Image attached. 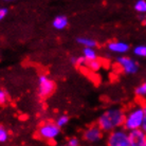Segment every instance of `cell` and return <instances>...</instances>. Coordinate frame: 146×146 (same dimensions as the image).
<instances>
[{
    "label": "cell",
    "instance_id": "cell-1",
    "mask_svg": "<svg viewBox=\"0 0 146 146\" xmlns=\"http://www.w3.org/2000/svg\"><path fill=\"white\" fill-rule=\"evenodd\" d=\"M125 112L121 108H110L101 114L96 125L103 130V132H112L117 129L123 128L125 121Z\"/></svg>",
    "mask_w": 146,
    "mask_h": 146
},
{
    "label": "cell",
    "instance_id": "cell-2",
    "mask_svg": "<svg viewBox=\"0 0 146 146\" xmlns=\"http://www.w3.org/2000/svg\"><path fill=\"white\" fill-rule=\"evenodd\" d=\"M144 117H145V111H144L143 105H137L135 107H131L126 112L123 128L128 132L141 129Z\"/></svg>",
    "mask_w": 146,
    "mask_h": 146
},
{
    "label": "cell",
    "instance_id": "cell-3",
    "mask_svg": "<svg viewBox=\"0 0 146 146\" xmlns=\"http://www.w3.org/2000/svg\"><path fill=\"white\" fill-rule=\"evenodd\" d=\"M60 133V128L55 124V122H44L42 124L38 127L37 130V135L39 138L47 141H52V140L56 139Z\"/></svg>",
    "mask_w": 146,
    "mask_h": 146
},
{
    "label": "cell",
    "instance_id": "cell-4",
    "mask_svg": "<svg viewBox=\"0 0 146 146\" xmlns=\"http://www.w3.org/2000/svg\"><path fill=\"white\" fill-rule=\"evenodd\" d=\"M107 146H130L128 131H126L124 128H120L108 133Z\"/></svg>",
    "mask_w": 146,
    "mask_h": 146
},
{
    "label": "cell",
    "instance_id": "cell-5",
    "mask_svg": "<svg viewBox=\"0 0 146 146\" xmlns=\"http://www.w3.org/2000/svg\"><path fill=\"white\" fill-rule=\"evenodd\" d=\"M55 83L47 75H40L38 78V94L40 98H48L54 92Z\"/></svg>",
    "mask_w": 146,
    "mask_h": 146
},
{
    "label": "cell",
    "instance_id": "cell-6",
    "mask_svg": "<svg viewBox=\"0 0 146 146\" xmlns=\"http://www.w3.org/2000/svg\"><path fill=\"white\" fill-rule=\"evenodd\" d=\"M117 66L125 74H135L139 70V65L135 59L128 56H120L117 58Z\"/></svg>",
    "mask_w": 146,
    "mask_h": 146
},
{
    "label": "cell",
    "instance_id": "cell-7",
    "mask_svg": "<svg viewBox=\"0 0 146 146\" xmlns=\"http://www.w3.org/2000/svg\"><path fill=\"white\" fill-rule=\"evenodd\" d=\"M103 135H104L103 130L98 125L94 124L85 129L83 137H84L85 141H87L89 143H95L101 141L103 139Z\"/></svg>",
    "mask_w": 146,
    "mask_h": 146
},
{
    "label": "cell",
    "instance_id": "cell-8",
    "mask_svg": "<svg viewBox=\"0 0 146 146\" xmlns=\"http://www.w3.org/2000/svg\"><path fill=\"white\" fill-rule=\"evenodd\" d=\"M129 145L130 146H144L146 142V135L142 129H137L128 132Z\"/></svg>",
    "mask_w": 146,
    "mask_h": 146
},
{
    "label": "cell",
    "instance_id": "cell-9",
    "mask_svg": "<svg viewBox=\"0 0 146 146\" xmlns=\"http://www.w3.org/2000/svg\"><path fill=\"white\" fill-rule=\"evenodd\" d=\"M108 50L113 53H117V54H125L129 51V44L124 42V41H119V40H113L110 41L109 44H107Z\"/></svg>",
    "mask_w": 146,
    "mask_h": 146
},
{
    "label": "cell",
    "instance_id": "cell-10",
    "mask_svg": "<svg viewBox=\"0 0 146 146\" xmlns=\"http://www.w3.org/2000/svg\"><path fill=\"white\" fill-rule=\"evenodd\" d=\"M52 25L56 30H64L68 27V18L65 15H59L57 17H55Z\"/></svg>",
    "mask_w": 146,
    "mask_h": 146
},
{
    "label": "cell",
    "instance_id": "cell-11",
    "mask_svg": "<svg viewBox=\"0 0 146 146\" xmlns=\"http://www.w3.org/2000/svg\"><path fill=\"white\" fill-rule=\"evenodd\" d=\"M83 56L84 58L87 60V62H93L98 59V54L93 48H85L83 50Z\"/></svg>",
    "mask_w": 146,
    "mask_h": 146
},
{
    "label": "cell",
    "instance_id": "cell-12",
    "mask_svg": "<svg viewBox=\"0 0 146 146\" xmlns=\"http://www.w3.org/2000/svg\"><path fill=\"white\" fill-rule=\"evenodd\" d=\"M77 42L85 48H93L96 47V41L92 38H88V37H78L77 38Z\"/></svg>",
    "mask_w": 146,
    "mask_h": 146
},
{
    "label": "cell",
    "instance_id": "cell-13",
    "mask_svg": "<svg viewBox=\"0 0 146 146\" xmlns=\"http://www.w3.org/2000/svg\"><path fill=\"white\" fill-rule=\"evenodd\" d=\"M135 10L141 15L146 14V1L145 0H138L135 3Z\"/></svg>",
    "mask_w": 146,
    "mask_h": 146
},
{
    "label": "cell",
    "instance_id": "cell-14",
    "mask_svg": "<svg viewBox=\"0 0 146 146\" xmlns=\"http://www.w3.org/2000/svg\"><path fill=\"white\" fill-rule=\"evenodd\" d=\"M133 54L138 57H146V44H140L133 49Z\"/></svg>",
    "mask_w": 146,
    "mask_h": 146
},
{
    "label": "cell",
    "instance_id": "cell-15",
    "mask_svg": "<svg viewBox=\"0 0 146 146\" xmlns=\"http://www.w3.org/2000/svg\"><path fill=\"white\" fill-rule=\"evenodd\" d=\"M135 95L138 98H146V82L135 88Z\"/></svg>",
    "mask_w": 146,
    "mask_h": 146
},
{
    "label": "cell",
    "instance_id": "cell-16",
    "mask_svg": "<svg viewBox=\"0 0 146 146\" xmlns=\"http://www.w3.org/2000/svg\"><path fill=\"white\" fill-rule=\"evenodd\" d=\"M68 122H69V117L66 115V114H62V115H59L56 121H55V124L57 125L59 128L64 127V126H66L68 124Z\"/></svg>",
    "mask_w": 146,
    "mask_h": 146
},
{
    "label": "cell",
    "instance_id": "cell-17",
    "mask_svg": "<svg viewBox=\"0 0 146 146\" xmlns=\"http://www.w3.org/2000/svg\"><path fill=\"white\" fill-rule=\"evenodd\" d=\"M87 67L91 71H99L101 69V67H102V62H100L99 59H96V60H93V62H87Z\"/></svg>",
    "mask_w": 146,
    "mask_h": 146
},
{
    "label": "cell",
    "instance_id": "cell-18",
    "mask_svg": "<svg viewBox=\"0 0 146 146\" xmlns=\"http://www.w3.org/2000/svg\"><path fill=\"white\" fill-rule=\"evenodd\" d=\"M7 139H9V131L3 126H0V143L7 142Z\"/></svg>",
    "mask_w": 146,
    "mask_h": 146
},
{
    "label": "cell",
    "instance_id": "cell-19",
    "mask_svg": "<svg viewBox=\"0 0 146 146\" xmlns=\"http://www.w3.org/2000/svg\"><path fill=\"white\" fill-rule=\"evenodd\" d=\"M9 100V95L7 91H4L3 89H0V105H4Z\"/></svg>",
    "mask_w": 146,
    "mask_h": 146
},
{
    "label": "cell",
    "instance_id": "cell-20",
    "mask_svg": "<svg viewBox=\"0 0 146 146\" xmlns=\"http://www.w3.org/2000/svg\"><path fill=\"white\" fill-rule=\"evenodd\" d=\"M67 146H80V140L75 138V137H73V138H70L68 140V144Z\"/></svg>",
    "mask_w": 146,
    "mask_h": 146
},
{
    "label": "cell",
    "instance_id": "cell-21",
    "mask_svg": "<svg viewBox=\"0 0 146 146\" xmlns=\"http://www.w3.org/2000/svg\"><path fill=\"white\" fill-rule=\"evenodd\" d=\"M7 13H9V10H7V7H0V21H1L2 19H4V17L7 15Z\"/></svg>",
    "mask_w": 146,
    "mask_h": 146
},
{
    "label": "cell",
    "instance_id": "cell-22",
    "mask_svg": "<svg viewBox=\"0 0 146 146\" xmlns=\"http://www.w3.org/2000/svg\"><path fill=\"white\" fill-rule=\"evenodd\" d=\"M85 65H87V60L84 58V56L76 57V66H85Z\"/></svg>",
    "mask_w": 146,
    "mask_h": 146
},
{
    "label": "cell",
    "instance_id": "cell-23",
    "mask_svg": "<svg viewBox=\"0 0 146 146\" xmlns=\"http://www.w3.org/2000/svg\"><path fill=\"white\" fill-rule=\"evenodd\" d=\"M141 129L145 132V135H146V114H145V117H144V121H143V124H142V127H141Z\"/></svg>",
    "mask_w": 146,
    "mask_h": 146
},
{
    "label": "cell",
    "instance_id": "cell-24",
    "mask_svg": "<svg viewBox=\"0 0 146 146\" xmlns=\"http://www.w3.org/2000/svg\"><path fill=\"white\" fill-rule=\"evenodd\" d=\"M70 62H71L72 65H75V66H76V57H71Z\"/></svg>",
    "mask_w": 146,
    "mask_h": 146
},
{
    "label": "cell",
    "instance_id": "cell-25",
    "mask_svg": "<svg viewBox=\"0 0 146 146\" xmlns=\"http://www.w3.org/2000/svg\"><path fill=\"white\" fill-rule=\"evenodd\" d=\"M141 19H142V21L144 22V25H145V26H146V17H144V16H142V17H141Z\"/></svg>",
    "mask_w": 146,
    "mask_h": 146
},
{
    "label": "cell",
    "instance_id": "cell-26",
    "mask_svg": "<svg viewBox=\"0 0 146 146\" xmlns=\"http://www.w3.org/2000/svg\"><path fill=\"white\" fill-rule=\"evenodd\" d=\"M144 146H146V142H145V145H144Z\"/></svg>",
    "mask_w": 146,
    "mask_h": 146
},
{
    "label": "cell",
    "instance_id": "cell-27",
    "mask_svg": "<svg viewBox=\"0 0 146 146\" xmlns=\"http://www.w3.org/2000/svg\"><path fill=\"white\" fill-rule=\"evenodd\" d=\"M145 104H146V103H145Z\"/></svg>",
    "mask_w": 146,
    "mask_h": 146
},
{
    "label": "cell",
    "instance_id": "cell-28",
    "mask_svg": "<svg viewBox=\"0 0 146 146\" xmlns=\"http://www.w3.org/2000/svg\"><path fill=\"white\" fill-rule=\"evenodd\" d=\"M66 146H67V145H66Z\"/></svg>",
    "mask_w": 146,
    "mask_h": 146
}]
</instances>
